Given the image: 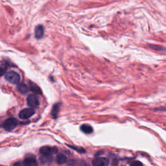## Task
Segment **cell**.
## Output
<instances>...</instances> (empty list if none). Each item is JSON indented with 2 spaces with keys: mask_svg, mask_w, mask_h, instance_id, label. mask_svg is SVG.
<instances>
[{
  "mask_svg": "<svg viewBox=\"0 0 166 166\" xmlns=\"http://www.w3.org/2000/svg\"><path fill=\"white\" fill-rule=\"evenodd\" d=\"M17 89L20 93H22V94H25V93L28 92L29 87L27 85L24 84V83H21V84L18 86Z\"/></svg>",
  "mask_w": 166,
  "mask_h": 166,
  "instance_id": "10",
  "label": "cell"
},
{
  "mask_svg": "<svg viewBox=\"0 0 166 166\" xmlns=\"http://www.w3.org/2000/svg\"><path fill=\"white\" fill-rule=\"evenodd\" d=\"M50 159H51V155H44L42 157L40 158L41 162H42L43 163L48 162L50 160Z\"/></svg>",
  "mask_w": 166,
  "mask_h": 166,
  "instance_id": "15",
  "label": "cell"
},
{
  "mask_svg": "<svg viewBox=\"0 0 166 166\" xmlns=\"http://www.w3.org/2000/svg\"><path fill=\"white\" fill-rule=\"evenodd\" d=\"M59 110V104H56L53 107V110H52V115L54 116V117H56V116L58 115V112Z\"/></svg>",
  "mask_w": 166,
  "mask_h": 166,
  "instance_id": "13",
  "label": "cell"
},
{
  "mask_svg": "<svg viewBox=\"0 0 166 166\" xmlns=\"http://www.w3.org/2000/svg\"><path fill=\"white\" fill-rule=\"evenodd\" d=\"M110 161L106 158L99 157L96 158L92 160V165L93 166H108Z\"/></svg>",
  "mask_w": 166,
  "mask_h": 166,
  "instance_id": "4",
  "label": "cell"
},
{
  "mask_svg": "<svg viewBox=\"0 0 166 166\" xmlns=\"http://www.w3.org/2000/svg\"><path fill=\"white\" fill-rule=\"evenodd\" d=\"M30 85L31 90H32L34 93H36V94H41L42 90L38 85H36L33 82H30Z\"/></svg>",
  "mask_w": 166,
  "mask_h": 166,
  "instance_id": "12",
  "label": "cell"
},
{
  "mask_svg": "<svg viewBox=\"0 0 166 166\" xmlns=\"http://www.w3.org/2000/svg\"><path fill=\"white\" fill-rule=\"evenodd\" d=\"M34 114V110L32 108H26L23 109V110L21 111L19 114L20 118L22 119H28L30 117L33 116Z\"/></svg>",
  "mask_w": 166,
  "mask_h": 166,
  "instance_id": "5",
  "label": "cell"
},
{
  "mask_svg": "<svg viewBox=\"0 0 166 166\" xmlns=\"http://www.w3.org/2000/svg\"><path fill=\"white\" fill-rule=\"evenodd\" d=\"M68 146H69L70 148H71V149H73L75 150L77 152L79 153H85L86 152V150H85L84 149H83V148H82V147H74V146H71V145H68Z\"/></svg>",
  "mask_w": 166,
  "mask_h": 166,
  "instance_id": "14",
  "label": "cell"
},
{
  "mask_svg": "<svg viewBox=\"0 0 166 166\" xmlns=\"http://www.w3.org/2000/svg\"><path fill=\"white\" fill-rule=\"evenodd\" d=\"M58 152L56 148H51L48 146H44L40 149V153L44 155H51V153H56Z\"/></svg>",
  "mask_w": 166,
  "mask_h": 166,
  "instance_id": "6",
  "label": "cell"
},
{
  "mask_svg": "<svg viewBox=\"0 0 166 166\" xmlns=\"http://www.w3.org/2000/svg\"><path fill=\"white\" fill-rule=\"evenodd\" d=\"M44 34V29L42 25H38L35 27L34 34L35 37L37 39H40L43 37Z\"/></svg>",
  "mask_w": 166,
  "mask_h": 166,
  "instance_id": "7",
  "label": "cell"
},
{
  "mask_svg": "<svg viewBox=\"0 0 166 166\" xmlns=\"http://www.w3.org/2000/svg\"><path fill=\"white\" fill-rule=\"evenodd\" d=\"M5 79L12 84H18L20 81V76L18 73L10 71L5 74Z\"/></svg>",
  "mask_w": 166,
  "mask_h": 166,
  "instance_id": "1",
  "label": "cell"
},
{
  "mask_svg": "<svg viewBox=\"0 0 166 166\" xmlns=\"http://www.w3.org/2000/svg\"><path fill=\"white\" fill-rule=\"evenodd\" d=\"M27 105L31 108H37L39 105V101L38 97H36L34 94H31L27 97Z\"/></svg>",
  "mask_w": 166,
  "mask_h": 166,
  "instance_id": "3",
  "label": "cell"
},
{
  "mask_svg": "<svg viewBox=\"0 0 166 166\" xmlns=\"http://www.w3.org/2000/svg\"><path fill=\"white\" fill-rule=\"evenodd\" d=\"M24 166H38L36 160L34 158H27L23 161Z\"/></svg>",
  "mask_w": 166,
  "mask_h": 166,
  "instance_id": "8",
  "label": "cell"
},
{
  "mask_svg": "<svg viewBox=\"0 0 166 166\" xmlns=\"http://www.w3.org/2000/svg\"><path fill=\"white\" fill-rule=\"evenodd\" d=\"M7 67L3 65H0V77L3 75L7 71Z\"/></svg>",
  "mask_w": 166,
  "mask_h": 166,
  "instance_id": "17",
  "label": "cell"
},
{
  "mask_svg": "<svg viewBox=\"0 0 166 166\" xmlns=\"http://www.w3.org/2000/svg\"><path fill=\"white\" fill-rule=\"evenodd\" d=\"M130 166H143V164H142L141 162H139V161L135 160L131 163Z\"/></svg>",
  "mask_w": 166,
  "mask_h": 166,
  "instance_id": "18",
  "label": "cell"
},
{
  "mask_svg": "<svg viewBox=\"0 0 166 166\" xmlns=\"http://www.w3.org/2000/svg\"><path fill=\"white\" fill-rule=\"evenodd\" d=\"M67 158L64 154H59L56 156V162L59 164H64L66 163Z\"/></svg>",
  "mask_w": 166,
  "mask_h": 166,
  "instance_id": "11",
  "label": "cell"
},
{
  "mask_svg": "<svg viewBox=\"0 0 166 166\" xmlns=\"http://www.w3.org/2000/svg\"><path fill=\"white\" fill-rule=\"evenodd\" d=\"M81 131L86 134H90L93 132V128L88 124H84L81 126Z\"/></svg>",
  "mask_w": 166,
  "mask_h": 166,
  "instance_id": "9",
  "label": "cell"
},
{
  "mask_svg": "<svg viewBox=\"0 0 166 166\" xmlns=\"http://www.w3.org/2000/svg\"><path fill=\"white\" fill-rule=\"evenodd\" d=\"M18 121L16 118L10 117L7 119L6 121L3 123V127L6 130V131H10L13 130L18 125Z\"/></svg>",
  "mask_w": 166,
  "mask_h": 166,
  "instance_id": "2",
  "label": "cell"
},
{
  "mask_svg": "<svg viewBox=\"0 0 166 166\" xmlns=\"http://www.w3.org/2000/svg\"><path fill=\"white\" fill-rule=\"evenodd\" d=\"M149 48L150 49L158 50V51H163L164 49V48H163L162 47L158 46V45H149Z\"/></svg>",
  "mask_w": 166,
  "mask_h": 166,
  "instance_id": "16",
  "label": "cell"
}]
</instances>
